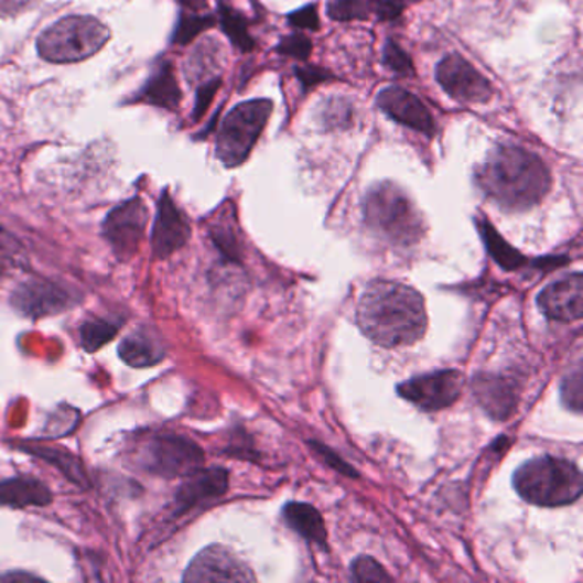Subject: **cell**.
I'll list each match as a JSON object with an SVG mask.
<instances>
[{"mask_svg":"<svg viewBox=\"0 0 583 583\" xmlns=\"http://www.w3.org/2000/svg\"><path fill=\"white\" fill-rule=\"evenodd\" d=\"M356 319L363 334L381 347L411 346L428 328L424 298L404 282L386 279L366 284Z\"/></svg>","mask_w":583,"mask_h":583,"instance_id":"cell-1","label":"cell"},{"mask_svg":"<svg viewBox=\"0 0 583 583\" xmlns=\"http://www.w3.org/2000/svg\"><path fill=\"white\" fill-rule=\"evenodd\" d=\"M477 187L499 209H532L551 191L548 164L520 145H496L476 169Z\"/></svg>","mask_w":583,"mask_h":583,"instance_id":"cell-2","label":"cell"},{"mask_svg":"<svg viewBox=\"0 0 583 583\" xmlns=\"http://www.w3.org/2000/svg\"><path fill=\"white\" fill-rule=\"evenodd\" d=\"M363 216L371 231L397 247L418 244L427 231L423 216L411 197L389 180L375 183L366 192Z\"/></svg>","mask_w":583,"mask_h":583,"instance_id":"cell-3","label":"cell"},{"mask_svg":"<svg viewBox=\"0 0 583 583\" xmlns=\"http://www.w3.org/2000/svg\"><path fill=\"white\" fill-rule=\"evenodd\" d=\"M514 488L527 504L564 507L582 496L583 477L572 461L544 455L527 461L515 471Z\"/></svg>","mask_w":583,"mask_h":583,"instance_id":"cell-4","label":"cell"},{"mask_svg":"<svg viewBox=\"0 0 583 583\" xmlns=\"http://www.w3.org/2000/svg\"><path fill=\"white\" fill-rule=\"evenodd\" d=\"M107 24L93 15H65L36 40V52L50 64H76L98 54L110 40Z\"/></svg>","mask_w":583,"mask_h":583,"instance_id":"cell-5","label":"cell"},{"mask_svg":"<svg viewBox=\"0 0 583 583\" xmlns=\"http://www.w3.org/2000/svg\"><path fill=\"white\" fill-rule=\"evenodd\" d=\"M271 99H248L244 104L231 108L219 127L216 139V158L226 169L241 166L252 154L266 123L271 119Z\"/></svg>","mask_w":583,"mask_h":583,"instance_id":"cell-6","label":"cell"},{"mask_svg":"<svg viewBox=\"0 0 583 583\" xmlns=\"http://www.w3.org/2000/svg\"><path fill=\"white\" fill-rule=\"evenodd\" d=\"M203 464V449L183 436H153L139 452V467L145 473L166 479L188 476L201 469Z\"/></svg>","mask_w":583,"mask_h":583,"instance_id":"cell-7","label":"cell"},{"mask_svg":"<svg viewBox=\"0 0 583 583\" xmlns=\"http://www.w3.org/2000/svg\"><path fill=\"white\" fill-rule=\"evenodd\" d=\"M148 207L141 197L111 209L104 222V237L119 260H129L138 253L148 226Z\"/></svg>","mask_w":583,"mask_h":583,"instance_id":"cell-8","label":"cell"},{"mask_svg":"<svg viewBox=\"0 0 583 583\" xmlns=\"http://www.w3.org/2000/svg\"><path fill=\"white\" fill-rule=\"evenodd\" d=\"M435 79L443 91L455 101L467 105L488 104L493 98V86L488 77L462 55L450 54L439 62Z\"/></svg>","mask_w":583,"mask_h":583,"instance_id":"cell-9","label":"cell"},{"mask_svg":"<svg viewBox=\"0 0 583 583\" xmlns=\"http://www.w3.org/2000/svg\"><path fill=\"white\" fill-rule=\"evenodd\" d=\"M465 378L457 370H442L402 381L397 393L423 411H440L457 402Z\"/></svg>","mask_w":583,"mask_h":583,"instance_id":"cell-10","label":"cell"},{"mask_svg":"<svg viewBox=\"0 0 583 583\" xmlns=\"http://www.w3.org/2000/svg\"><path fill=\"white\" fill-rule=\"evenodd\" d=\"M73 294L57 282L43 278H30L15 288L11 305L28 319H42L65 312L74 305Z\"/></svg>","mask_w":583,"mask_h":583,"instance_id":"cell-11","label":"cell"},{"mask_svg":"<svg viewBox=\"0 0 583 583\" xmlns=\"http://www.w3.org/2000/svg\"><path fill=\"white\" fill-rule=\"evenodd\" d=\"M256 575L244 561L223 546L203 549L183 573V582H256Z\"/></svg>","mask_w":583,"mask_h":583,"instance_id":"cell-12","label":"cell"},{"mask_svg":"<svg viewBox=\"0 0 583 583\" xmlns=\"http://www.w3.org/2000/svg\"><path fill=\"white\" fill-rule=\"evenodd\" d=\"M191 238V225L185 214L179 209L169 191L161 192L154 218L151 250L156 259H166L180 248L185 247Z\"/></svg>","mask_w":583,"mask_h":583,"instance_id":"cell-13","label":"cell"},{"mask_svg":"<svg viewBox=\"0 0 583 583\" xmlns=\"http://www.w3.org/2000/svg\"><path fill=\"white\" fill-rule=\"evenodd\" d=\"M377 107L390 119L415 132H421L428 138L435 134V119L431 117L423 101L408 89L399 86L381 89L377 95Z\"/></svg>","mask_w":583,"mask_h":583,"instance_id":"cell-14","label":"cell"},{"mask_svg":"<svg viewBox=\"0 0 583 583\" xmlns=\"http://www.w3.org/2000/svg\"><path fill=\"white\" fill-rule=\"evenodd\" d=\"M538 305L551 321H580L583 315V276L575 272L549 284L539 294Z\"/></svg>","mask_w":583,"mask_h":583,"instance_id":"cell-15","label":"cell"},{"mask_svg":"<svg viewBox=\"0 0 583 583\" xmlns=\"http://www.w3.org/2000/svg\"><path fill=\"white\" fill-rule=\"evenodd\" d=\"M185 477L187 479L180 486L175 498L179 511L191 510V508L219 498L228 492L229 474L222 467H210V469L201 467V469L194 471Z\"/></svg>","mask_w":583,"mask_h":583,"instance_id":"cell-16","label":"cell"},{"mask_svg":"<svg viewBox=\"0 0 583 583\" xmlns=\"http://www.w3.org/2000/svg\"><path fill=\"white\" fill-rule=\"evenodd\" d=\"M182 101V89L176 80L172 62L161 61L151 73L141 91L130 99V104L151 105L161 110L176 111Z\"/></svg>","mask_w":583,"mask_h":583,"instance_id":"cell-17","label":"cell"},{"mask_svg":"<svg viewBox=\"0 0 583 583\" xmlns=\"http://www.w3.org/2000/svg\"><path fill=\"white\" fill-rule=\"evenodd\" d=\"M404 0H331L327 15L334 21H393L404 12Z\"/></svg>","mask_w":583,"mask_h":583,"instance_id":"cell-18","label":"cell"},{"mask_svg":"<svg viewBox=\"0 0 583 583\" xmlns=\"http://www.w3.org/2000/svg\"><path fill=\"white\" fill-rule=\"evenodd\" d=\"M474 397L493 420L505 421L517 408V390L507 378L479 375L474 378Z\"/></svg>","mask_w":583,"mask_h":583,"instance_id":"cell-19","label":"cell"},{"mask_svg":"<svg viewBox=\"0 0 583 583\" xmlns=\"http://www.w3.org/2000/svg\"><path fill=\"white\" fill-rule=\"evenodd\" d=\"M54 495L42 481L31 477H12L0 481V507H46Z\"/></svg>","mask_w":583,"mask_h":583,"instance_id":"cell-20","label":"cell"},{"mask_svg":"<svg viewBox=\"0 0 583 583\" xmlns=\"http://www.w3.org/2000/svg\"><path fill=\"white\" fill-rule=\"evenodd\" d=\"M119 356L129 366L148 368V366L163 361L166 349H164L160 337L154 336L153 332L141 328V331L132 332L120 343Z\"/></svg>","mask_w":583,"mask_h":583,"instance_id":"cell-21","label":"cell"},{"mask_svg":"<svg viewBox=\"0 0 583 583\" xmlns=\"http://www.w3.org/2000/svg\"><path fill=\"white\" fill-rule=\"evenodd\" d=\"M282 517L287 520L288 526L303 539L312 542L316 548L327 549V529H325L321 511L316 510L315 507L291 501L282 510Z\"/></svg>","mask_w":583,"mask_h":583,"instance_id":"cell-22","label":"cell"},{"mask_svg":"<svg viewBox=\"0 0 583 583\" xmlns=\"http://www.w3.org/2000/svg\"><path fill=\"white\" fill-rule=\"evenodd\" d=\"M14 449L23 450L28 454L35 455V457L43 458L48 464L55 465L67 479L73 481L74 485L80 488H88L89 481L86 476L83 462L71 454L69 450L58 449V446L36 445L30 442H15Z\"/></svg>","mask_w":583,"mask_h":583,"instance_id":"cell-23","label":"cell"},{"mask_svg":"<svg viewBox=\"0 0 583 583\" xmlns=\"http://www.w3.org/2000/svg\"><path fill=\"white\" fill-rule=\"evenodd\" d=\"M222 58L223 48L216 40H204L198 43L185 64L187 79L194 85H201L204 80L216 77V73L222 69Z\"/></svg>","mask_w":583,"mask_h":583,"instance_id":"cell-24","label":"cell"},{"mask_svg":"<svg viewBox=\"0 0 583 583\" xmlns=\"http://www.w3.org/2000/svg\"><path fill=\"white\" fill-rule=\"evenodd\" d=\"M477 228H479L481 238L485 241L486 250H488L489 256L495 259V262L505 271H515L519 269L520 266L527 262L526 257L515 250L507 240H505L498 231H496L495 226L489 223V219L477 218Z\"/></svg>","mask_w":583,"mask_h":583,"instance_id":"cell-25","label":"cell"},{"mask_svg":"<svg viewBox=\"0 0 583 583\" xmlns=\"http://www.w3.org/2000/svg\"><path fill=\"white\" fill-rule=\"evenodd\" d=\"M218 20L229 42L241 54H250L256 48V40L248 31V21L241 12L231 8L225 0L218 2Z\"/></svg>","mask_w":583,"mask_h":583,"instance_id":"cell-26","label":"cell"},{"mask_svg":"<svg viewBox=\"0 0 583 583\" xmlns=\"http://www.w3.org/2000/svg\"><path fill=\"white\" fill-rule=\"evenodd\" d=\"M355 122V108L343 96H332L319 110V123L324 130H346Z\"/></svg>","mask_w":583,"mask_h":583,"instance_id":"cell-27","label":"cell"},{"mask_svg":"<svg viewBox=\"0 0 583 583\" xmlns=\"http://www.w3.org/2000/svg\"><path fill=\"white\" fill-rule=\"evenodd\" d=\"M120 325L105 319H93L86 321L80 325V344L86 352L95 353L101 347L107 346L117 334H119Z\"/></svg>","mask_w":583,"mask_h":583,"instance_id":"cell-28","label":"cell"},{"mask_svg":"<svg viewBox=\"0 0 583 583\" xmlns=\"http://www.w3.org/2000/svg\"><path fill=\"white\" fill-rule=\"evenodd\" d=\"M216 24L214 15H201L192 12H182L176 23L175 31H173L172 42L175 45H187L194 42L203 31L209 30Z\"/></svg>","mask_w":583,"mask_h":583,"instance_id":"cell-29","label":"cell"},{"mask_svg":"<svg viewBox=\"0 0 583 583\" xmlns=\"http://www.w3.org/2000/svg\"><path fill=\"white\" fill-rule=\"evenodd\" d=\"M28 257L23 245L11 233L0 228V274H9L15 269L28 271Z\"/></svg>","mask_w":583,"mask_h":583,"instance_id":"cell-30","label":"cell"},{"mask_svg":"<svg viewBox=\"0 0 583 583\" xmlns=\"http://www.w3.org/2000/svg\"><path fill=\"white\" fill-rule=\"evenodd\" d=\"M209 233L216 247L226 257L238 259L237 235H235V228L231 226V219L228 218V214H223L222 218L216 219V223L210 226Z\"/></svg>","mask_w":583,"mask_h":583,"instance_id":"cell-31","label":"cell"},{"mask_svg":"<svg viewBox=\"0 0 583 583\" xmlns=\"http://www.w3.org/2000/svg\"><path fill=\"white\" fill-rule=\"evenodd\" d=\"M561 402H563L570 411L580 414L583 408V374L582 365H576L575 370L564 377L561 384Z\"/></svg>","mask_w":583,"mask_h":583,"instance_id":"cell-32","label":"cell"},{"mask_svg":"<svg viewBox=\"0 0 583 583\" xmlns=\"http://www.w3.org/2000/svg\"><path fill=\"white\" fill-rule=\"evenodd\" d=\"M381 55H384L381 58H384L387 69L399 74V76H414V64H412L408 52L401 48L399 43L393 42V40H387Z\"/></svg>","mask_w":583,"mask_h":583,"instance_id":"cell-33","label":"cell"},{"mask_svg":"<svg viewBox=\"0 0 583 583\" xmlns=\"http://www.w3.org/2000/svg\"><path fill=\"white\" fill-rule=\"evenodd\" d=\"M353 579L356 582H392L387 570L370 557H359L352 564Z\"/></svg>","mask_w":583,"mask_h":583,"instance_id":"cell-34","label":"cell"},{"mask_svg":"<svg viewBox=\"0 0 583 583\" xmlns=\"http://www.w3.org/2000/svg\"><path fill=\"white\" fill-rule=\"evenodd\" d=\"M222 77H210V79L204 80L201 85H197V95H195V107L192 119L195 122L203 119L206 111L209 110L210 104H213L214 96L218 95L219 88H222Z\"/></svg>","mask_w":583,"mask_h":583,"instance_id":"cell-35","label":"cell"},{"mask_svg":"<svg viewBox=\"0 0 583 583\" xmlns=\"http://www.w3.org/2000/svg\"><path fill=\"white\" fill-rule=\"evenodd\" d=\"M312 42L302 33H293V35L284 36L276 46L278 54L284 57L298 58V61H306L312 54Z\"/></svg>","mask_w":583,"mask_h":583,"instance_id":"cell-36","label":"cell"},{"mask_svg":"<svg viewBox=\"0 0 583 583\" xmlns=\"http://www.w3.org/2000/svg\"><path fill=\"white\" fill-rule=\"evenodd\" d=\"M288 23L296 30L316 31L321 28V20H319V11L316 4L305 6V8L298 9L288 15Z\"/></svg>","mask_w":583,"mask_h":583,"instance_id":"cell-37","label":"cell"},{"mask_svg":"<svg viewBox=\"0 0 583 583\" xmlns=\"http://www.w3.org/2000/svg\"><path fill=\"white\" fill-rule=\"evenodd\" d=\"M294 76L300 79L305 91L316 88V86L322 85L325 80L334 79V76H332L327 69H321V67H316V65L296 67V69H294Z\"/></svg>","mask_w":583,"mask_h":583,"instance_id":"cell-38","label":"cell"},{"mask_svg":"<svg viewBox=\"0 0 583 583\" xmlns=\"http://www.w3.org/2000/svg\"><path fill=\"white\" fill-rule=\"evenodd\" d=\"M312 446L313 450H315V452H319V455H321V457L324 458V461L327 462L328 465H332V467H334V469L339 471V473L346 474V476L358 477V473L353 469L352 465H347L346 462L343 461V458L337 457V455L334 454V452H331L327 446L321 445V443H312Z\"/></svg>","mask_w":583,"mask_h":583,"instance_id":"cell-39","label":"cell"},{"mask_svg":"<svg viewBox=\"0 0 583 583\" xmlns=\"http://www.w3.org/2000/svg\"><path fill=\"white\" fill-rule=\"evenodd\" d=\"M40 0H0V18L23 14L35 8Z\"/></svg>","mask_w":583,"mask_h":583,"instance_id":"cell-40","label":"cell"},{"mask_svg":"<svg viewBox=\"0 0 583 583\" xmlns=\"http://www.w3.org/2000/svg\"><path fill=\"white\" fill-rule=\"evenodd\" d=\"M179 4H182L183 8L188 9V11H203L207 8V0H176Z\"/></svg>","mask_w":583,"mask_h":583,"instance_id":"cell-41","label":"cell"},{"mask_svg":"<svg viewBox=\"0 0 583 583\" xmlns=\"http://www.w3.org/2000/svg\"><path fill=\"white\" fill-rule=\"evenodd\" d=\"M21 579L35 580L39 576L30 575V573H9V575L2 576L0 580H4V582H18Z\"/></svg>","mask_w":583,"mask_h":583,"instance_id":"cell-42","label":"cell"}]
</instances>
